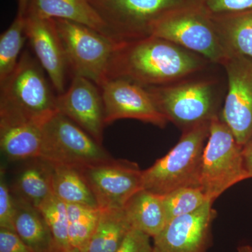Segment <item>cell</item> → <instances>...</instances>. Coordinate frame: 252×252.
I'll return each mask as SVG.
<instances>
[{"label": "cell", "instance_id": "6da1fadb", "mask_svg": "<svg viewBox=\"0 0 252 252\" xmlns=\"http://www.w3.org/2000/svg\"><path fill=\"white\" fill-rule=\"evenodd\" d=\"M206 61L202 56L158 36L122 41L113 56L107 80L124 79L144 88L165 86L199 72Z\"/></svg>", "mask_w": 252, "mask_h": 252}, {"label": "cell", "instance_id": "7a4b0ae2", "mask_svg": "<svg viewBox=\"0 0 252 252\" xmlns=\"http://www.w3.org/2000/svg\"><path fill=\"white\" fill-rule=\"evenodd\" d=\"M211 122L184 130L166 155L142 170V189L165 195L182 187H200L202 157Z\"/></svg>", "mask_w": 252, "mask_h": 252}, {"label": "cell", "instance_id": "3957f363", "mask_svg": "<svg viewBox=\"0 0 252 252\" xmlns=\"http://www.w3.org/2000/svg\"><path fill=\"white\" fill-rule=\"evenodd\" d=\"M0 86V118L46 121L58 112L44 69L28 51Z\"/></svg>", "mask_w": 252, "mask_h": 252}, {"label": "cell", "instance_id": "277c9868", "mask_svg": "<svg viewBox=\"0 0 252 252\" xmlns=\"http://www.w3.org/2000/svg\"><path fill=\"white\" fill-rule=\"evenodd\" d=\"M243 149L220 117L212 119L202 157L200 179V189L209 201L213 203L230 187L250 179Z\"/></svg>", "mask_w": 252, "mask_h": 252}, {"label": "cell", "instance_id": "5b68a950", "mask_svg": "<svg viewBox=\"0 0 252 252\" xmlns=\"http://www.w3.org/2000/svg\"><path fill=\"white\" fill-rule=\"evenodd\" d=\"M150 35L171 41L209 62L222 65L227 59L212 18L187 0L159 18Z\"/></svg>", "mask_w": 252, "mask_h": 252}, {"label": "cell", "instance_id": "8992f818", "mask_svg": "<svg viewBox=\"0 0 252 252\" xmlns=\"http://www.w3.org/2000/svg\"><path fill=\"white\" fill-rule=\"evenodd\" d=\"M215 85L211 80L185 79L146 89L167 121L184 131L220 117Z\"/></svg>", "mask_w": 252, "mask_h": 252}, {"label": "cell", "instance_id": "52a82bcc", "mask_svg": "<svg viewBox=\"0 0 252 252\" xmlns=\"http://www.w3.org/2000/svg\"><path fill=\"white\" fill-rule=\"evenodd\" d=\"M54 20L68 67L74 76L86 78L100 87L108 79L113 56L121 41L80 23Z\"/></svg>", "mask_w": 252, "mask_h": 252}, {"label": "cell", "instance_id": "ba28073f", "mask_svg": "<svg viewBox=\"0 0 252 252\" xmlns=\"http://www.w3.org/2000/svg\"><path fill=\"white\" fill-rule=\"evenodd\" d=\"M40 158L51 164L84 169L114 158L102 144L59 112L46 122Z\"/></svg>", "mask_w": 252, "mask_h": 252}, {"label": "cell", "instance_id": "9c48e42d", "mask_svg": "<svg viewBox=\"0 0 252 252\" xmlns=\"http://www.w3.org/2000/svg\"><path fill=\"white\" fill-rule=\"evenodd\" d=\"M119 41L150 36L159 18L186 0H89Z\"/></svg>", "mask_w": 252, "mask_h": 252}, {"label": "cell", "instance_id": "30bf717a", "mask_svg": "<svg viewBox=\"0 0 252 252\" xmlns=\"http://www.w3.org/2000/svg\"><path fill=\"white\" fill-rule=\"evenodd\" d=\"M222 66L226 72L228 91L220 118L244 147L252 138V60L233 56Z\"/></svg>", "mask_w": 252, "mask_h": 252}, {"label": "cell", "instance_id": "8fae6325", "mask_svg": "<svg viewBox=\"0 0 252 252\" xmlns=\"http://www.w3.org/2000/svg\"><path fill=\"white\" fill-rule=\"evenodd\" d=\"M81 170L101 210L124 209L142 189V170L129 160L113 158Z\"/></svg>", "mask_w": 252, "mask_h": 252}, {"label": "cell", "instance_id": "7c38bea8", "mask_svg": "<svg viewBox=\"0 0 252 252\" xmlns=\"http://www.w3.org/2000/svg\"><path fill=\"white\" fill-rule=\"evenodd\" d=\"M99 88L106 126L124 119H135L160 127H165L169 122L143 86L126 79H112Z\"/></svg>", "mask_w": 252, "mask_h": 252}, {"label": "cell", "instance_id": "4fadbf2b", "mask_svg": "<svg viewBox=\"0 0 252 252\" xmlns=\"http://www.w3.org/2000/svg\"><path fill=\"white\" fill-rule=\"evenodd\" d=\"M208 202L196 211L173 219L154 237V252H207L217 212Z\"/></svg>", "mask_w": 252, "mask_h": 252}, {"label": "cell", "instance_id": "5bb4252c", "mask_svg": "<svg viewBox=\"0 0 252 252\" xmlns=\"http://www.w3.org/2000/svg\"><path fill=\"white\" fill-rule=\"evenodd\" d=\"M56 107L58 112L102 144L106 126L103 100L101 91L93 81L74 76L68 89L56 96Z\"/></svg>", "mask_w": 252, "mask_h": 252}, {"label": "cell", "instance_id": "9a60e30c", "mask_svg": "<svg viewBox=\"0 0 252 252\" xmlns=\"http://www.w3.org/2000/svg\"><path fill=\"white\" fill-rule=\"evenodd\" d=\"M25 32L54 89L63 94L68 64L55 20L26 16Z\"/></svg>", "mask_w": 252, "mask_h": 252}, {"label": "cell", "instance_id": "2e32d148", "mask_svg": "<svg viewBox=\"0 0 252 252\" xmlns=\"http://www.w3.org/2000/svg\"><path fill=\"white\" fill-rule=\"evenodd\" d=\"M48 120L0 118V149L4 158L19 161L40 158Z\"/></svg>", "mask_w": 252, "mask_h": 252}, {"label": "cell", "instance_id": "e0dca14e", "mask_svg": "<svg viewBox=\"0 0 252 252\" xmlns=\"http://www.w3.org/2000/svg\"><path fill=\"white\" fill-rule=\"evenodd\" d=\"M26 16L80 23L119 41L89 0H30Z\"/></svg>", "mask_w": 252, "mask_h": 252}, {"label": "cell", "instance_id": "ac0fdd59", "mask_svg": "<svg viewBox=\"0 0 252 252\" xmlns=\"http://www.w3.org/2000/svg\"><path fill=\"white\" fill-rule=\"evenodd\" d=\"M210 17L227 59L240 56L252 60V10Z\"/></svg>", "mask_w": 252, "mask_h": 252}, {"label": "cell", "instance_id": "d6986e66", "mask_svg": "<svg viewBox=\"0 0 252 252\" xmlns=\"http://www.w3.org/2000/svg\"><path fill=\"white\" fill-rule=\"evenodd\" d=\"M15 198V233L32 252H56L51 230L39 208L22 199Z\"/></svg>", "mask_w": 252, "mask_h": 252}, {"label": "cell", "instance_id": "ffe728a7", "mask_svg": "<svg viewBox=\"0 0 252 252\" xmlns=\"http://www.w3.org/2000/svg\"><path fill=\"white\" fill-rule=\"evenodd\" d=\"M124 212L132 228L151 238L157 236L167 224L161 195L141 189L127 201Z\"/></svg>", "mask_w": 252, "mask_h": 252}, {"label": "cell", "instance_id": "44dd1931", "mask_svg": "<svg viewBox=\"0 0 252 252\" xmlns=\"http://www.w3.org/2000/svg\"><path fill=\"white\" fill-rule=\"evenodd\" d=\"M11 190L15 196L39 207L54 195L51 164L40 158L32 160L18 174Z\"/></svg>", "mask_w": 252, "mask_h": 252}, {"label": "cell", "instance_id": "7402d4cb", "mask_svg": "<svg viewBox=\"0 0 252 252\" xmlns=\"http://www.w3.org/2000/svg\"><path fill=\"white\" fill-rule=\"evenodd\" d=\"M100 210L97 227L80 252H116L132 228L124 209Z\"/></svg>", "mask_w": 252, "mask_h": 252}, {"label": "cell", "instance_id": "603a6c76", "mask_svg": "<svg viewBox=\"0 0 252 252\" xmlns=\"http://www.w3.org/2000/svg\"><path fill=\"white\" fill-rule=\"evenodd\" d=\"M51 165L54 195L66 204L99 208L80 169L59 164Z\"/></svg>", "mask_w": 252, "mask_h": 252}, {"label": "cell", "instance_id": "cb8c5ba5", "mask_svg": "<svg viewBox=\"0 0 252 252\" xmlns=\"http://www.w3.org/2000/svg\"><path fill=\"white\" fill-rule=\"evenodd\" d=\"M25 28L26 16L17 14L11 26L0 36V85L18 64L20 52L27 39Z\"/></svg>", "mask_w": 252, "mask_h": 252}, {"label": "cell", "instance_id": "d4e9b609", "mask_svg": "<svg viewBox=\"0 0 252 252\" xmlns=\"http://www.w3.org/2000/svg\"><path fill=\"white\" fill-rule=\"evenodd\" d=\"M66 205L69 243L71 248L81 250L94 233L98 223L101 210L99 208L76 204Z\"/></svg>", "mask_w": 252, "mask_h": 252}, {"label": "cell", "instance_id": "484cf974", "mask_svg": "<svg viewBox=\"0 0 252 252\" xmlns=\"http://www.w3.org/2000/svg\"><path fill=\"white\" fill-rule=\"evenodd\" d=\"M54 238L56 252H64L72 248L68 234L67 205L53 195L39 205Z\"/></svg>", "mask_w": 252, "mask_h": 252}, {"label": "cell", "instance_id": "4316f807", "mask_svg": "<svg viewBox=\"0 0 252 252\" xmlns=\"http://www.w3.org/2000/svg\"><path fill=\"white\" fill-rule=\"evenodd\" d=\"M161 196L167 223L177 217L196 211L210 202L200 187H182Z\"/></svg>", "mask_w": 252, "mask_h": 252}, {"label": "cell", "instance_id": "83f0119b", "mask_svg": "<svg viewBox=\"0 0 252 252\" xmlns=\"http://www.w3.org/2000/svg\"><path fill=\"white\" fill-rule=\"evenodd\" d=\"M210 16L235 14L252 10V0H187Z\"/></svg>", "mask_w": 252, "mask_h": 252}, {"label": "cell", "instance_id": "f1b7e54d", "mask_svg": "<svg viewBox=\"0 0 252 252\" xmlns=\"http://www.w3.org/2000/svg\"><path fill=\"white\" fill-rule=\"evenodd\" d=\"M16 198L6 181L5 170L0 172V228L14 231Z\"/></svg>", "mask_w": 252, "mask_h": 252}, {"label": "cell", "instance_id": "f546056e", "mask_svg": "<svg viewBox=\"0 0 252 252\" xmlns=\"http://www.w3.org/2000/svg\"><path fill=\"white\" fill-rule=\"evenodd\" d=\"M116 252H153L151 237L140 230L132 228Z\"/></svg>", "mask_w": 252, "mask_h": 252}, {"label": "cell", "instance_id": "4dcf8cb0", "mask_svg": "<svg viewBox=\"0 0 252 252\" xmlns=\"http://www.w3.org/2000/svg\"><path fill=\"white\" fill-rule=\"evenodd\" d=\"M0 252H32L14 231L0 228Z\"/></svg>", "mask_w": 252, "mask_h": 252}, {"label": "cell", "instance_id": "1f68e13d", "mask_svg": "<svg viewBox=\"0 0 252 252\" xmlns=\"http://www.w3.org/2000/svg\"><path fill=\"white\" fill-rule=\"evenodd\" d=\"M244 163L249 178H252V138L245 144L243 149Z\"/></svg>", "mask_w": 252, "mask_h": 252}, {"label": "cell", "instance_id": "d6a6232c", "mask_svg": "<svg viewBox=\"0 0 252 252\" xmlns=\"http://www.w3.org/2000/svg\"><path fill=\"white\" fill-rule=\"evenodd\" d=\"M30 0H18V14L26 16Z\"/></svg>", "mask_w": 252, "mask_h": 252}, {"label": "cell", "instance_id": "836d02e7", "mask_svg": "<svg viewBox=\"0 0 252 252\" xmlns=\"http://www.w3.org/2000/svg\"><path fill=\"white\" fill-rule=\"evenodd\" d=\"M237 252H252V246L250 245H244L238 247Z\"/></svg>", "mask_w": 252, "mask_h": 252}, {"label": "cell", "instance_id": "e575fe53", "mask_svg": "<svg viewBox=\"0 0 252 252\" xmlns=\"http://www.w3.org/2000/svg\"><path fill=\"white\" fill-rule=\"evenodd\" d=\"M64 252H80V250H78L77 248H70L69 250H67V251Z\"/></svg>", "mask_w": 252, "mask_h": 252}, {"label": "cell", "instance_id": "d590c367", "mask_svg": "<svg viewBox=\"0 0 252 252\" xmlns=\"http://www.w3.org/2000/svg\"></svg>", "mask_w": 252, "mask_h": 252}]
</instances>
